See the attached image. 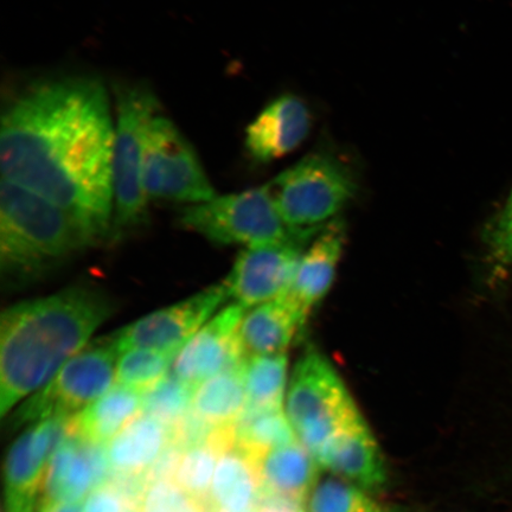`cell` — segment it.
<instances>
[{"instance_id": "1", "label": "cell", "mask_w": 512, "mask_h": 512, "mask_svg": "<svg viewBox=\"0 0 512 512\" xmlns=\"http://www.w3.org/2000/svg\"><path fill=\"white\" fill-rule=\"evenodd\" d=\"M113 139L110 100L99 80L31 83L4 107L2 179L67 211L104 242L113 217Z\"/></svg>"}, {"instance_id": "2", "label": "cell", "mask_w": 512, "mask_h": 512, "mask_svg": "<svg viewBox=\"0 0 512 512\" xmlns=\"http://www.w3.org/2000/svg\"><path fill=\"white\" fill-rule=\"evenodd\" d=\"M113 312V300L86 285L8 307L0 319V416L46 386Z\"/></svg>"}, {"instance_id": "3", "label": "cell", "mask_w": 512, "mask_h": 512, "mask_svg": "<svg viewBox=\"0 0 512 512\" xmlns=\"http://www.w3.org/2000/svg\"><path fill=\"white\" fill-rule=\"evenodd\" d=\"M99 245L67 211L27 189L0 185V273L10 286L31 283Z\"/></svg>"}, {"instance_id": "4", "label": "cell", "mask_w": 512, "mask_h": 512, "mask_svg": "<svg viewBox=\"0 0 512 512\" xmlns=\"http://www.w3.org/2000/svg\"><path fill=\"white\" fill-rule=\"evenodd\" d=\"M294 233L315 238L339 219L357 192L348 168L325 153H311L264 187Z\"/></svg>"}, {"instance_id": "5", "label": "cell", "mask_w": 512, "mask_h": 512, "mask_svg": "<svg viewBox=\"0 0 512 512\" xmlns=\"http://www.w3.org/2000/svg\"><path fill=\"white\" fill-rule=\"evenodd\" d=\"M159 112V102L144 86L121 87L117 93L112 156L113 217L111 241L124 239L147 221L143 182L147 126Z\"/></svg>"}, {"instance_id": "6", "label": "cell", "mask_w": 512, "mask_h": 512, "mask_svg": "<svg viewBox=\"0 0 512 512\" xmlns=\"http://www.w3.org/2000/svg\"><path fill=\"white\" fill-rule=\"evenodd\" d=\"M284 411L296 438L313 456L361 415L334 366L313 348L292 370Z\"/></svg>"}, {"instance_id": "7", "label": "cell", "mask_w": 512, "mask_h": 512, "mask_svg": "<svg viewBox=\"0 0 512 512\" xmlns=\"http://www.w3.org/2000/svg\"><path fill=\"white\" fill-rule=\"evenodd\" d=\"M119 356L113 335L89 342L46 386L19 403L11 412V426L80 413L114 386Z\"/></svg>"}, {"instance_id": "8", "label": "cell", "mask_w": 512, "mask_h": 512, "mask_svg": "<svg viewBox=\"0 0 512 512\" xmlns=\"http://www.w3.org/2000/svg\"><path fill=\"white\" fill-rule=\"evenodd\" d=\"M185 229L215 245L253 247L286 241L310 242L281 219L264 187L187 206L179 216Z\"/></svg>"}, {"instance_id": "9", "label": "cell", "mask_w": 512, "mask_h": 512, "mask_svg": "<svg viewBox=\"0 0 512 512\" xmlns=\"http://www.w3.org/2000/svg\"><path fill=\"white\" fill-rule=\"evenodd\" d=\"M143 182L149 201L194 206L216 196L194 147L160 112L146 130Z\"/></svg>"}, {"instance_id": "10", "label": "cell", "mask_w": 512, "mask_h": 512, "mask_svg": "<svg viewBox=\"0 0 512 512\" xmlns=\"http://www.w3.org/2000/svg\"><path fill=\"white\" fill-rule=\"evenodd\" d=\"M227 302V293L221 283L152 312L113 334L119 354L132 349L178 354Z\"/></svg>"}, {"instance_id": "11", "label": "cell", "mask_w": 512, "mask_h": 512, "mask_svg": "<svg viewBox=\"0 0 512 512\" xmlns=\"http://www.w3.org/2000/svg\"><path fill=\"white\" fill-rule=\"evenodd\" d=\"M307 243L286 241L243 249L222 281L228 302L249 310L284 297Z\"/></svg>"}, {"instance_id": "12", "label": "cell", "mask_w": 512, "mask_h": 512, "mask_svg": "<svg viewBox=\"0 0 512 512\" xmlns=\"http://www.w3.org/2000/svg\"><path fill=\"white\" fill-rule=\"evenodd\" d=\"M247 310L230 304L203 325L178 351L170 373L198 387L211 377L242 364L239 330Z\"/></svg>"}, {"instance_id": "13", "label": "cell", "mask_w": 512, "mask_h": 512, "mask_svg": "<svg viewBox=\"0 0 512 512\" xmlns=\"http://www.w3.org/2000/svg\"><path fill=\"white\" fill-rule=\"evenodd\" d=\"M69 419L38 421L14 441L5 460L6 502L35 501L51 457L69 434Z\"/></svg>"}, {"instance_id": "14", "label": "cell", "mask_w": 512, "mask_h": 512, "mask_svg": "<svg viewBox=\"0 0 512 512\" xmlns=\"http://www.w3.org/2000/svg\"><path fill=\"white\" fill-rule=\"evenodd\" d=\"M105 445L88 443L72 434L51 457L42 486V503H81L105 485L110 471Z\"/></svg>"}, {"instance_id": "15", "label": "cell", "mask_w": 512, "mask_h": 512, "mask_svg": "<svg viewBox=\"0 0 512 512\" xmlns=\"http://www.w3.org/2000/svg\"><path fill=\"white\" fill-rule=\"evenodd\" d=\"M311 125V113L305 102L296 95H281L248 126V155L262 164L283 158L304 143Z\"/></svg>"}, {"instance_id": "16", "label": "cell", "mask_w": 512, "mask_h": 512, "mask_svg": "<svg viewBox=\"0 0 512 512\" xmlns=\"http://www.w3.org/2000/svg\"><path fill=\"white\" fill-rule=\"evenodd\" d=\"M315 458L322 469L363 491H376L386 484L380 447L362 415L332 438Z\"/></svg>"}, {"instance_id": "17", "label": "cell", "mask_w": 512, "mask_h": 512, "mask_svg": "<svg viewBox=\"0 0 512 512\" xmlns=\"http://www.w3.org/2000/svg\"><path fill=\"white\" fill-rule=\"evenodd\" d=\"M344 240L345 228L338 219L320 230L300 255L290 290L285 296L304 317L309 318L329 293L342 258Z\"/></svg>"}, {"instance_id": "18", "label": "cell", "mask_w": 512, "mask_h": 512, "mask_svg": "<svg viewBox=\"0 0 512 512\" xmlns=\"http://www.w3.org/2000/svg\"><path fill=\"white\" fill-rule=\"evenodd\" d=\"M306 320L286 296L247 310L239 330L243 358L287 355Z\"/></svg>"}, {"instance_id": "19", "label": "cell", "mask_w": 512, "mask_h": 512, "mask_svg": "<svg viewBox=\"0 0 512 512\" xmlns=\"http://www.w3.org/2000/svg\"><path fill=\"white\" fill-rule=\"evenodd\" d=\"M261 497L302 503L319 480L317 459L300 441L272 450L255 462Z\"/></svg>"}, {"instance_id": "20", "label": "cell", "mask_w": 512, "mask_h": 512, "mask_svg": "<svg viewBox=\"0 0 512 512\" xmlns=\"http://www.w3.org/2000/svg\"><path fill=\"white\" fill-rule=\"evenodd\" d=\"M172 441L171 430L140 413L107 444L112 469L123 477L146 476Z\"/></svg>"}, {"instance_id": "21", "label": "cell", "mask_w": 512, "mask_h": 512, "mask_svg": "<svg viewBox=\"0 0 512 512\" xmlns=\"http://www.w3.org/2000/svg\"><path fill=\"white\" fill-rule=\"evenodd\" d=\"M143 395L119 384L69 419V433L105 445L142 413Z\"/></svg>"}, {"instance_id": "22", "label": "cell", "mask_w": 512, "mask_h": 512, "mask_svg": "<svg viewBox=\"0 0 512 512\" xmlns=\"http://www.w3.org/2000/svg\"><path fill=\"white\" fill-rule=\"evenodd\" d=\"M261 485L254 460L236 445L223 452L211 489L210 512H254Z\"/></svg>"}, {"instance_id": "23", "label": "cell", "mask_w": 512, "mask_h": 512, "mask_svg": "<svg viewBox=\"0 0 512 512\" xmlns=\"http://www.w3.org/2000/svg\"><path fill=\"white\" fill-rule=\"evenodd\" d=\"M234 445L233 427L220 428L208 440L184 450L178 460L172 479L209 512L217 464L223 452Z\"/></svg>"}, {"instance_id": "24", "label": "cell", "mask_w": 512, "mask_h": 512, "mask_svg": "<svg viewBox=\"0 0 512 512\" xmlns=\"http://www.w3.org/2000/svg\"><path fill=\"white\" fill-rule=\"evenodd\" d=\"M246 406L240 364L200 384L192 400L191 413L204 424L214 428H226L236 424Z\"/></svg>"}, {"instance_id": "25", "label": "cell", "mask_w": 512, "mask_h": 512, "mask_svg": "<svg viewBox=\"0 0 512 512\" xmlns=\"http://www.w3.org/2000/svg\"><path fill=\"white\" fill-rule=\"evenodd\" d=\"M233 430L235 445L254 462L275 448L298 440L284 408L245 409Z\"/></svg>"}, {"instance_id": "26", "label": "cell", "mask_w": 512, "mask_h": 512, "mask_svg": "<svg viewBox=\"0 0 512 512\" xmlns=\"http://www.w3.org/2000/svg\"><path fill=\"white\" fill-rule=\"evenodd\" d=\"M246 409L284 408L288 375L287 355L245 358L242 363Z\"/></svg>"}, {"instance_id": "27", "label": "cell", "mask_w": 512, "mask_h": 512, "mask_svg": "<svg viewBox=\"0 0 512 512\" xmlns=\"http://www.w3.org/2000/svg\"><path fill=\"white\" fill-rule=\"evenodd\" d=\"M176 355L147 349L127 350L119 356L115 384L143 395L170 374Z\"/></svg>"}, {"instance_id": "28", "label": "cell", "mask_w": 512, "mask_h": 512, "mask_svg": "<svg viewBox=\"0 0 512 512\" xmlns=\"http://www.w3.org/2000/svg\"><path fill=\"white\" fill-rule=\"evenodd\" d=\"M196 388L171 373L143 394L142 413L174 430L191 412Z\"/></svg>"}, {"instance_id": "29", "label": "cell", "mask_w": 512, "mask_h": 512, "mask_svg": "<svg viewBox=\"0 0 512 512\" xmlns=\"http://www.w3.org/2000/svg\"><path fill=\"white\" fill-rule=\"evenodd\" d=\"M377 505L358 486L342 478L318 482L306 498V512H371Z\"/></svg>"}, {"instance_id": "30", "label": "cell", "mask_w": 512, "mask_h": 512, "mask_svg": "<svg viewBox=\"0 0 512 512\" xmlns=\"http://www.w3.org/2000/svg\"><path fill=\"white\" fill-rule=\"evenodd\" d=\"M486 255L495 275L512 272V189L485 228Z\"/></svg>"}, {"instance_id": "31", "label": "cell", "mask_w": 512, "mask_h": 512, "mask_svg": "<svg viewBox=\"0 0 512 512\" xmlns=\"http://www.w3.org/2000/svg\"><path fill=\"white\" fill-rule=\"evenodd\" d=\"M137 512H209L179 488L174 479L147 483Z\"/></svg>"}, {"instance_id": "32", "label": "cell", "mask_w": 512, "mask_h": 512, "mask_svg": "<svg viewBox=\"0 0 512 512\" xmlns=\"http://www.w3.org/2000/svg\"><path fill=\"white\" fill-rule=\"evenodd\" d=\"M132 504L114 485L105 484L86 498L83 512H131Z\"/></svg>"}, {"instance_id": "33", "label": "cell", "mask_w": 512, "mask_h": 512, "mask_svg": "<svg viewBox=\"0 0 512 512\" xmlns=\"http://www.w3.org/2000/svg\"><path fill=\"white\" fill-rule=\"evenodd\" d=\"M254 512H306L302 503L286 501V499L261 497Z\"/></svg>"}, {"instance_id": "34", "label": "cell", "mask_w": 512, "mask_h": 512, "mask_svg": "<svg viewBox=\"0 0 512 512\" xmlns=\"http://www.w3.org/2000/svg\"><path fill=\"white\" fill-rule=\"evenodd\" d=\"M83 502L81 503H68V502H53L41 503L40 509L37 512H83Z\"/></svg>"}, {"instance_id": "35", "label": "cell", "mask_w": 512, "mask_h": 512, "mask_svg": "<svg viewBox=\"0 0 512 512\" xmlns=\"http://www.w3.org/2000/svg\"><path fill=\"white\" fill-rule=\"evenodd\" d=\"M35 502L6 503V512H35Z\"/></svg>"}, {"instance_id": "36", "label": "cell", "mask_w": 512, "mask_h": 512, "mask_svg": "<svg viewBox=\"0 0 512 512\" xmlns=\"http://www.w3.org/2000/svg\"><path fill=\"white\" fill-rule=\"evenodd\" d=\"M371 512H389V511H384L381 508L377 507L375 510H373Z\"/></svg>"}]
</instances>
